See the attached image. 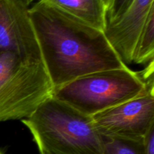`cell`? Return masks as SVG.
<instances>
[{"instance_id":"cell-7","label":"cell","mask_w":154,"mask_h":154,"mask_svg":"<svg viewBox=\"0 0 154 154\" xmlns=\"http://www.w3.org/2000/svg\"><path fill=\"white\" fill-rule=\"evenodd\" d=\"M153 7L154 0H134L119 19L107 24L104 30L107 40L126 66L132 63L137 39Z\"/></svg>"},{"instance_id":"cell-6","label":"cell","mask_w":154,"mask_h":154,"mask_svg":"<svg viewBox=\"0 0 154 154\" xmlns=\"http://www.w3.org/2000/svg\"><path fill=\"white\" fill-rule=\"evenodd\" d=\"M2 51L42 60L26 0H0V52Z\"/></svg>"},{"instance_id":"cell-8","label":"cell","mask_w":154,"mask_h":154,"mask_svg":"<svg viewBox=\"0 0 154 154\" xmlns=\"http://www.w3.org/2000/svg\"><path fill=\"white\" fill-rule=\"evenodd\" d=\"M65 13L103 31L107 26V9L102 0H45Z\"/></svg>"},{"instance_id":"cell-4","label":"cell","mask_w":154,"mask_h":154,"mask_svg":"<svg viewBox=\"0 0 154 154\" xmlns=\"http://www.w3.org/2000/svg\"><path fill=\"white\" fill-rule=\"evenodd\" d=\"M53 91L42 60L0 52V123L28 118Z\"/></svg>"},{"instance_id":"cell-2","label":"cell","mask_w":154,"mask_h":154,"mask_svg":"<svg viewBox=\"0 0 154 154\" xmlns=\"http://www.w3.org/2000/svg\"><path fill=\"white\" fill-rule=\"evenodd\" d=\"M21 121L41 154H103L102 135L91 116L53 96Z\"/></svg>"},{"instance_id":"cell-11","label":"cell","mask_w":154,"mask_h":154,"mask_svg":"<svg viewBox=\"0 0 154 154\" xmlns=\"http://www.w3.org/2000/svg\"><path fill=\"white\" fill-rule=\"evenodd\" d=\"M134 0H113L107 11V24L117 20L126 11Z\"/></svg>"},{"instance_id":"cell-1","label":"cell","mask_w":154,"mask_h":154,"mask_svg":"<svg viewBox=\"0 0 154 154\" xmlns=\"http://www.w3.org/2000/svg\"><path fill=\"white\" fill-rule=\"evenodd\" d=\"M29 17L54 89L93 72L129 67L103 31L45 0L29 8Z\"/></svg>"},{"instance_id":"cell-3","label":"cell","mask_w":154,"mask_h":154,"mask_svg":"<svg viewBox=\"0 0 154 154\" xmlns=\"http://www.w3.org/2000/svg\"><path fill=\"white\" fill-rule=\"evenodd\" d=\"M153 65L141 72L127 67L93 72L54 88L52 96L92 117L153 89Z\"/></svg>"},{"instance_id":"cell-5","label":"cell","mask_w":154,"mask_h":154,"mask_svg":"<svg viewBox=\"0 0 154 154\" xmlns=\"http://www.w3.org/2000/svg\"><path fill=\"white\" fill-rule=\"evenodd\" d=\"M103 136L141 140L154 125V88L92 116Z\"/></svg>"},{"instance_id":"cell-10","label":"cell","mask_w":154,"mask_h":154,"mask_svg":"<svg viewBox=\"0 0 154 154\" xmlns=\"http://www.w3.org/2000/svg\"><path fill=\"white\" fill-rule=\"evenodd\" d=\"M102 141L103 154H144L143 138L132 140L102 135Z\"/></svg>"},{"instance_id":"cell-13","label":"cell","mask_w":154,"mask_h":154,"mask_svg":"<svg viewBox=\"0 0 154 154\" xmlns=\"http://www.w3.org/2000/svg\"><path fill=\"white\" fill-rule=\"evenodd\" d=\"M102 2L104 3V5H105V8H106L107 9V11H108V9L110 8V7H111V4H112L113 2V0H102Z\"/></svg>"},{"instance_id":"cell-12","label":"cell","mask_w":154,"mask_h":154,"mask_svg":"<svg viewBox=\"0 0 154 154\" xmlns=\"http://www.w3.org/2000/svg\"><path fill=\"white\" fill-rule=\"evenodd\" d=\"M144 154H154V125L143 138Z\"/></svg>"},{"instance_id":"cell-15","label":"cell","mask_w":154,"mask_h":154,"mask_svg":"<svg viewBox=\"0 0 154 154\" xmlns=\"http://www.w3.org/2000/svg\"><path fill=\"white\" fill-rule=\"evenodd\" d=\"M0 154H5L4 153V151H2V150H1V149H0Z\"/></svg>"},{"instance_id":"cell-14","label":"cell","mask_w":154,"mask_h":154,"mask_svg":"<svg viewBox=\"0 0 154 154\" xmlns=\"http://www.w3.org/2000/svg\"><path fill=\"white\" fill-rule=\"evenodd\" d=\"M26 1L28 2L29 3V4H30V3H31V2H32L33 1H35V0H26Z\"/></svg>"},{"instance_id":"cell-9","label":"cell","mask_w":154,"mask_h":154,"mask_svg":"<svg viewBox=\"0 0 154 154\" xmlns=\"http://www.w3.org/2000/svg\"><path fill=\"white\" fill-rule=\"evenodd\" d=\"M154 59V7L150 10L139 34L133 55L132 63L147 65Z\"/></svg>"}]
</instances>
